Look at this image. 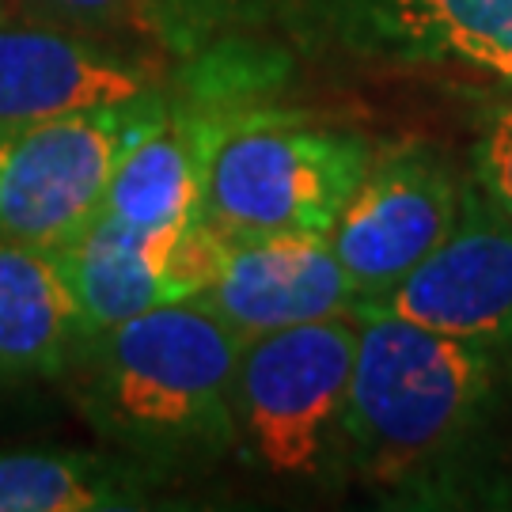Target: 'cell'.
Listing matches in <instances>:
<instances>
[{"instance_id": "2", "label": "cell", "mask_w": 512, "mask_h": 512, "mask_svg": "<svg viewBox=\"0 0 512 512\" xmlns=\"http://www.w3.org/2000/svg\"><path fill=\"white\" fill-rule=\"evenodd\" d=\"M156 38L194 57L300 54L463 65L512 84V0H156Z\"/></svg>"}, {"instance_id": "3", "label": "cell", "mask_w": 512, "mask_h": 512, "mask_svg": "<svg viewBox=\"0 0 512 512\" xmlns=\"http://www.w3.org/2000/svg\"><path fill=\"white\" fill-rule=\"evenodd\" d=\"M88 403L114 440L148 456H205L239 440L243 342L198 300H171L80 342Z\"/></svg>"}, {"instance_id": "5", "label": "cell", "mask_w": 512, "mask_h": 512, "mask_svg": "<svg viewBox=\"0 0 512 512\" xmlns=\"http://www.w3.org/2000/svg\"><path fill=\"white\" fill-rule=\"evenodd\" d=\"M357 330V315H334L243 346L236 425L239 440L266 471L311 478L338 459Z\"/></svg>"}, {"instance_id": "10", "label": "cell", "mask_w": 512, "mask_h": 512, "mask_svg": "<svg viewBox=\"0 0 512 512\" xmlns=\"http://www.w3.org/2000/svg\"><path fill=\"white\" fill-rule=\"evenodd\" d=\"M190 300L213 311L243 346L274 330L361 311L330 236L228 239L213 281Z\"/></svg>"}, {"instance_id": "6", "label": "cell", "mask_w": 512, "mask_h": 512, "mask_svg": "<svg viewBox=\"0 0 512 512\" xmlns=\"http://www.w3.org/2000/svg\"><path fill=\"white\" fill-rule=\"evenodd\" d=\"M160 107L152 92L0 137V239L42 251L73 243L99 217L122 152Z\"/></svg>"}, {"instance_id": "11", "label": "cell", "mask_w": 512, "mask_h": 512, "mask_svg": "<svg viewBox=\"0 0 512 512\" xmlns=\"http://www.w3.org/2000/svg\"><path fill=\"white\" fill-rule=\"evenodd\" d=\"M213 114L164 107L122 152L103 198V217L137 232H183L198 220Z\"/></svg>"}, {"instance_id": "7", "label": "cell", "mask_w": 512, "mask_h": 512, "mask_svg": "<svg viewBox=\"0 0 512 512\" xmlns=\"http://www.w3.org/2000/svg\"><path fill=\"white\" fill-rule=\"evenodd\" d=\"M463 202V179L437 148H372L361 183L330 228V251L368 300L399 285L421 258L452 232Z\"/></svg>"}, {"instance_id": "16", "label": "cell", "mask_w": 512, "mask_h": 512, "mask_svg": "<svg viewBox=\"0 0 512 512\" xmlns=\"http://www.w3.org/2000/svg\"><path fill=\"white\" fill-rule=\"evenodd\" d=\"M475 183L512 217V103L490 110L478 133Z\"/></svg>"}, {"instance_id": "4", "label": "cell", "mask_w": 512, "mask_h": 512, "mask_svg": "<svg viewBox=\"0 0 512 512\" xmlns=\"http://www.w3.org/2000/svg\"><path fill=\"white\" fill-rule=\"evenodd\" d=\"M372 145L293 114H213L198 220L228 239L330 236Z\"/></svg>"}, {"instance_id": "17", "label": "cell", "mask_w": 512, "mask_h": 512, "mask_svg": "<svg viewBox=\"0 0 512 512\" xmlns=\"http://www.w3.org/2000/svg\"><path fill=\"white\" fill-rule=\"evenodd\" d=\"M0 16H8V0H0Z\"/></svg>"}, {"instance_id": "8", "label": "cell", "mask_w": 512, "mask_h": 512, "mask_svg": "<svg viewBox=\"0 0 512 512\" xmlns=\"http://www.w3.org/2000/svg\"><path fill=\"white\" fill-rule=\"evenodd\" d=\"M361 311L512 353V217L475 179L463 183L452 232Z\"/></svg>"}, {"instance_id": "13", "label": "cell", "mask_w": 512, "mask_h": 512, "mask_svg": "<svg viewBox=\"0 0 512 512\" xmlns=\"http://www.w3.org/2000/svg\"><path fill=\"white\" fill-rule=\"evenodd\" d=\"M175 239L179 232H137L99 213L73 243L54 251L73 285L84 338L175 300L167 281Z\"/></svg>"}, {"instance_id": "12", "label": "cell", "mask_w": 512, "mask_h": 512, "mask_svg": "<svg viewBox=\"0 0 512 512\" xmlns=\"http://www.w3.org/2000/svg\"><path fill=\"white\" fill-rule=\"evenodd\" d=\"M80 342V308L54 251L0 239V380L54 376Z\"/></svg>"}, {"instance_id": "15", "label": "cell", "mask_w": 512, "mask_h": 512, "mask_svg": "<svg viewBox=\"0 0 512 512\" xmlns=\"http://www.w3.org/2000/svg\"><path fill=\"white\" fill-rule=\"evenodd\" d=\"M8 16L42 19L92 38H156V0H8Z\"/></svg>"}, {"instance_id": "1", "label": "cell", "mask_w": 512, "mask_h": 512, "mask_svg": "<svg viewBox=\"0 0 512 512\" xmlns=\"http://www.w3.org/2000/svg\"><path fill=\"white\" fill-rule=\"evenodd\" d=\"M338 459L403 497L452 494L494 425L505 353L384 311H357Z\"/></svg>"}, {"instance_id": "14", "label": "cell", "mask_w": 512, "mask_h": 512, "mask_svg": "<svg viewBox=\"0 0 512 512\" xmlns=\"http://www.w3.org/2000/svg\"><path fill=\"white\" fill-rule=\"evenodd\" d=\"M137 505L122 463L84 452L0 456V512H95Z\"/></svg>"}, {"instance_id": "9", "label": "cell", "mask_w": 512, "mask_h": 512, "mask_svg": "<svg viewBox=\"0 0 512 512\" xmlns=\"http://www.w3.org/2000/svg\"><path fill=\"white\" fill-rule=\"evenodd\" d=\"M152 92H160L152 61L57 23L0 16V137Z\"/></svg>"}]
</instances>
